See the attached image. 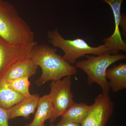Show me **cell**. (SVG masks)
I'll return each mask as SVG.
<instances>
[{"mask_svg": "<svg viewBox=\"0 0 126 126\" xmlns=\"http://www.w3.org/2000/svg\"><path fill=\"white\" fill-rule=\"evenodd\" d=\"M25 97L11 88L7 82L0 79V107L9 109Z\"/></svg>", "mask_w": 126, "mask_h": 126, "instance_id": "5bb4252c", "label": "cell"}, {"mask_svg": "<svg viewBox=\"0 0 126 126\" xmlns=\"http://www.w3.org/2000/svg\"><path fill=\"white\" fill-rule=\"evenodd\" d=\"M56 52V48L45 45L37 44L32 48L30 60L42 69L41 76L35 82L38 87L48 81L59 80L78 72L76 67L66 62Z\"/></svg>", "mask_w": 126, "mask_h": 126, "instance_id": "6da1fadb", "label": "cell"}, {"mask_svg": "<svg viewBox=\"0 0 126 126\" xmlns=\"http://www.w3.org/2000/svg\"><path fill=\"white\" fill-rule=\"evenodd\" d=\"M10 113L8 109H5L0 107V126H10Z\"/></svg>", "mask_w": 126, "mask_h": 126, "instance_id": "2e32d148", "label": "cell"}, {"mask_svg": "<svg viewBox=\"0 0 126 126\" xmlns=\"http://www.w3.org/2000/svg\"><path fill=\"white\" fill-rule=\"evenodd\" d=\"M106 78L109 80L110 89L117 92L126 88V64L122 63L107 69Z\"/></svg>", "mask_w": 126, "mask_h": 126, "instance_id": "7c38bea8", "label": "cell"}, {"mask_svg": "<svg viewBox=\"0 0 126 126\" xmlns=\"http://www.w3.org/2000/svg\"><path fill=\"white\" fill-rule=\"evenodd\" d=\"M102 0L107 2L111 6L115 23V31L111 36L104 39V45L113 54H117L119 50L126 52V42L122 39L119 27L121 16V6L123 0Z\"/></svg>", "mask_w": 126, "mask_h": 126, "instance_id": "ba28073f", "label": "cell"}, {"mask_svg": "<svg viewBox=\"0 0 126 126\" xmlns=\"http://www.w3.org/2000/svg\"><path fill=\"white\" fill-rule=\"evenodd\" d=\"M48 36L50 43L53 46L60 48L64 52V54L62 56L63 59L73 65L77 59L87 54L99 56L109 52L112 53L104 45L92 47L82 39H65L61 36L57 29L48 32Z\"/></svg>", "mask_w": 126, "mask_h": 126, "instance_id": "277c9868", "label": "cell"}, {"mask_svg": "<svg viewBox=\"0 0 126 126\" xmlns=\"http://www.w3.org/2000/svg\"><path fill=\"white\" fill-rule=\"evenodd\" d=\"M0 36L10 44L27 45L36 43L30 27L15 7L0 0Z\"/></svg>", "mask_w": 126, "mask_h": 126, "instance_id": "7a4b0ae2", "label": "cell"}, {"mask_svg": "<svg viewBox=\"0 0 126 126\" xmlns=\"http://www.w3.org/2000/svg\"><path fill=\"white\" fill-rule=\"evenodd\" d=\"M49 126H81V124L72 123H66L63 124H58L55 125L53 123L50 124Z\"/></svg>", "mask_w": 126, "mask_h": 126, "instance_id": "ac0fdd59", "label": "cell"}, {"mask_svg": "<svg viewBox=\"0 0 126 126\" xmlns=\"http://www.w3.org/2000/svg\"><path fill=\"white\" fill-rule=\"evenodd\" d=\"M37 44L36 42L27 45L12 44L0 36V79L14 63L30 59L32 49Z\"/></svg>", "mask_w": 126, "mask_h": 126, "instance_id": "8992f818", "label": "cell"}, {"mask_svg": "<svg viewBox=\"0 0 126 126\" xmlns=\"http://www.w3.org/2000/svg\"><path fill=\"white\" fill-rule=\"evenodd\" d=\"M88 59L77 62L76 67L84 71L88 77V84H97L102 93H109L110 85L106 78L107 69L111 64L126 58V55L113 54L109 52L97 56L86 55Z\"/></svg>", "mask_w": 126, "mask_h": 126, "instance_id": "3957f363", "label": "cell"}, {"mask_svg": "<svg viewBox=\"0 0 126 126\" xmlns=\"http://www.w3.org/2000/svg\"><path fill=\"white\" fill-rule=\"evenodd\" d=\"M72 84V76H66L63 79L51 81L49 94L52 99L53 111L49 119L50 124L53 123L74 102L71 91Z\"/></svg>", "mask_w": 126, "mask_h": 126, "instance_id": "5b68a950", "label": "cell"}, {"mask_svg": "<svg viewBox=\"0 0 126 126\" xmlns=\"http://www.w3.org/2000/svg\"><path fill=\"white\" fill-rule=\"evenodd\" d=\"M114 107L109 93H102L95 98L81 126H107L113 113Z\"/></svg>", "mask_w": 126, "mask_h": 126, "instance_id": "52a82bcc", "label": "cell"}, {"mask_svg": "<svg viewBox=\"0 0 126 126\" xmlns=\"http://www.w3.org/2000/svg\"><path fill=\"white\" fill-rule=\"evenodd\" d=\"M39 95L35 94L25 97L21 101L9 109L10 119L18 117L25 119L29 118L30 115L34 114L37 108L40 99Z\"/></svg>", "mask_w": 126, "mask_h": 126, "instance_id": "30bf717a", "label": "cell"}, {"mask_svg": "<svg viewBox=\"0 0 126 126\" xmlns=\"http://www.w3.org/2000/svg\"><path fill=\"white\" fill-rule=\"evenodd\" d=\"M38 67L30 59L18 61L12 64L0 79L7 82L21 77L30 78L36 73Z\"/></svg>", "mask_w": 126, "mask_h": 126, "instance_id": "9c48e42d", "label": "cell"}, {"mask_svg": "<svg viewBox=\"0 0 126 126\" xmlns=\"http://www.w3.org/2000/svg\"><path fill=\"white\" fill-rule=\"evenodd\" d=\"M33 120L28 126H45V122L52 116L53 107L49 94L40 98Z\"/></svg>", "mask_w": 126, "mask_h": 126, "instance_id": "4fadbf2b", "label": "cell"}, {"mask_svg": "<svg viewBox=\"0 0 126 126\" xmlns=\"http://www.w3.org/2000/svg\"><path fill=\"white\" fill-rule=\"evenodd\" d=\"M126 15L124 14H121V18H120V24L119 25H121L123 28L122 35L124 37L126 38Z\"/></svg>", "mask_w": 126, "mask_h": 126, "instance_id": "e0dca14e", "label": "cell"}, {"mask_svg": "<svg viewBox=\"0 0 126 126\" xmlns=\"http://www.w3.org/2000/svg\"><path fill=\"white\" fill-rule=\"evenodd\" d=\"M92 108L86 103L74 102L65 112L61 115L58 124L72 123L81 124L86 119Z\"/></svg>", "mask_w": 126, "mask_h": 126, "instance_id": "8fae6325", "label": "cell"}, {"mask_svg": "<svg viewBox=\"0 0 126 126\" xmlns=\"http://www.w3.org/2000/svg\"><path fill=\"white\" fill-rule=\"evenodd\" d=\"M29 78L22 77L7 81L10 87L25 97L31 95L29 91Z\"/></svg>", "mask_w": 126, "mask_h": 126, "instance_id": "9a60e30c", "label": "cell"}]
</instances>
